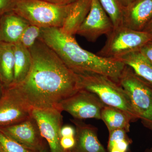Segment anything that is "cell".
I'll list each match as a JSON object with an SVG mask.
<instances>
[{"label":"cell","instance_id":"cell-1","mask_svg":"<svg viewBox=\"0 0 152 152\" xmlns=\"http://www.w3.org/2000/svg\"><path fill=\"white\" fill-rule=\"evenodd\" d=\"M29 50L32 61L27 76L10 87L32 110H60L62 101L80 89L79 76L40 39Z\"/></svg>","mask_w":152,"mask_h":152},{"label":"cell","instance_id":"cell-2","mask_svg":"<svg viewBox=\"0 0 152 152\" xmlns=\"http://www.w3.org/2000/svg\"><path fill=\"white\" fill-rule=\"evenodd\" d=\"M39 39L77 75L100 74L119 84L126 65L118 59L101 57L88 51L79 45L73 36L62 32L60 28H41Z\"/></svg>","mask_w":152,"mask_h":152},{"label":"cell","instance_id":"cell-3","mask_svg":"<svg viewBox=\"0 0 152 152\" xmlns=\"http://www.w3.org/2000/svg\"><path fill=\"white\" fill-rule=\"evenodd\" d=\"M80 89L96 95L104 105L126 113L132 121L139 119L126 91L120 84L104 75L88 73L78 75Z\"/></svg>","mask_w":152,"mask_h":152},{"label":"cell","instance_id":"cell-4","mask_svg":"<svg viewBox=\"0 0 152 152\" xmlns=\"http://www.w3.org/2000/svg\"><path fill=\"white\" fill-rule=\"evenodd\" d=\"M74 3L60 5L42 0H16L13 11L27 20L30 24L41 28H60Z\"/></svg>","mask_w":152,"mask_h":152},{"label":"cell","instance_id":"cell-5","mask_svg":"<svg viewBox=\"0 0 152 152\" xmlns=\"http://www.w3.org/2000/svg\"><path fill=\"white\" fill-rule=\"evenodd\" d=\"M120 85L124 90L139 119L152 131V86L125 66L120 78Z\"/></svg>","mask_w":152,"mask_h":152},{"label":"cell","instance_id":"cell-6","mask_svg":"<svg viewBox=\"0 0 152 152\" xmlns=\"http://www.w3.org/2000/svg\"><path fill=\"white\" fill-rule=\"evenodd\" d=\"M104 45L97 53L105 58H118L131 52L139 50L152 41V34L121 26L114 28L107 36Z\"/></svg>","mask_w":152,"mask_h":152},{"label":"cell","instance_id":"cell-7","mask_svg":"<svg viewBox=\"0 0 152 152\" xmlns=\"http://www.w3.org/2000/svg\"><path fill=\"white\" fill-rule=\"evenodd\" d=\"M105 105L96 95L80 89L60 104L61 111H65L75 119L101 120L102 109Z\"/></svg>","mask_w":152,"mask_h":152},{"label":"cell","instance_id":"cell-8","mask_svg":"<svg viewBox=\"0 0 152 152\" xmlns=\"http://www.w3.org/2000/svg\"><path fill=\"white\" fill-rule=\"evenodd\" d=\"M62 112L58 109H33L32 115L37 124L42 137L50 152H65L61 147Z\"/></svg>","mask_w":152,"mask_h":152},{"label":"cell","instance_id":"cell-9","mask_svg":"<svg viewBox=\"0 0 152 152\" xmlns=\"http://www.w3.org/2000/svg\"><path fill=\"white\" fill-rule=\"evenodd\" d=\"M0 132L27 148L38 152L47 144L32 117L21 122L0 128Z\"/></svg>","mask_w":152,"mask_h":152},{"label":"cell","instance_id":"cell-10","mask_svg":"<svg viewBox=\"0 0 152 152\" xmlns=\"http://www.w3.org/2000/svg\"><path fill=\"white\" fill-rule=\"evenodd\" d=\"M114 28L113 22L98 0H92L89 12L77 34L94 42L101 36L108 35Z\"/></svg>","mask_w":152,"mask_h":152},{"label":"cell","instance_id":"cell-11","mask_svg":"<svg viewBox=\"0 0 152 152\" xmlns=\"http://www.w3.org/2000/svg\"><path fill=\"white\" fill-rule=\"evenodd\" d=\"M32 110L11 87L4 88L0 97V128L21 122L32 117Z\"/></svg>","mask_w":152,"mask_h":152},{"label":"cell","instance_id":"cell-12","mask_svg":"<svg viewBox=\"0 0 152 152\" xmlns=\"http://www.w3.org/2000/svg\"><path fill=\"white\" fill-rule=\"evenodd\" d=\"M122 25L142 31L152 18V0H135L123 7Z\"/></svg>","mask_w":152,"mask_h":152},{"label":"cell","instance_id":"cell-13","mask_svg":"<svg viewBox=\"0 0 152 152\" xmlns=\"http://www.w3.org/2000/svg\"><path fill=\"white\" fill-rule=\"evenodd\" d=\"M75 128V144L69 152H107L98 137V130L82 120H71Z\"/></svg>","mask_w":152,"mask_h":152},{"label":"cell","instance_id":"cell-14","mask_svg":"<svg viewBox=\"0 0 152 152\" xmlns=\"http://www.w3.org/2000/svg\"><path fill=\"white\" fill-rule=\"evenodd\" d=\"M30 24L14 11L0 18V42L15 44L19 42L24 31Z\"/></svg>","mask_w":152,"mask_h":152},{"label":"cell","instance_id":"cell-15","mask_svg":"<svg viewBox=\"0 0 152 152\" xmlns=\"http://www.w3.org/2000/svg\"><path fill=\"white\" fill-rule=\"evenodd\" d=\"M91 3L92 0H77L75 2L63 26L60 28L62 32L70 36L77 34L89 12Z\"/></svg>","mask_w":152,"mask_h":152},{"label":"cell","instance_id":"cell-16","mask_svg":"<svg viewBox=\"0 0 152 152\" xmlns=\"http://www.w3.org/2000/svg\"><path fill=\"white\" fill-rule=\"evenodd\" d=\"M138 77L152 86V64L140 51H136L118 58Z\"/></svg>","mask_w":152,"mask_h":152},{"label":"cell","instance_id":"cell-17","mask_svg":"<svg viewBox=\"0 0 152 152\" xmlns=\"http://www.w3.org/2000/svg\"><path fill=\"white\" fill-rule=\"evenodd\" d=\"M13 45L14 76L12 85L18 84L24 80L29 72L32 61L29 49L20 42Z\"/></svg>","mask_w":152,"mask_h":152},{"label":"cell","instance_id":"cell-18","mask_svg":"<svg viewBox=\"0 0 152 152\" xmlns=\"http://www.w3.org/2000/svg\"><path fill=\"white\" fill-rule=\"evenodd\" d=\"M14 76L13 44L0 42V80L4 88L12 85Z\"/></svg>","mask_w":152,"mask_h":152},{"label":"cell","instance_id":"cell-19","mask_svg":"<svg viewBox=\"0 0 152 152\" xmlns=\"http://www.w3.org/2000/svg\"><path fill=\"white\" fill-rule=\"evenodd\" d=\"M101 120L105 124L109 132L117 129L129 132L132 119L126 113L120 109L105 105L101 111Z\"/></svg>","mask_w":152,"mask_h":152},{"label":"cell","instance_id":"cell-20","mask_svg":"<svg viewBox=\"0 0 152 152\" xmlns=\"http://www.w3.org/2000/svg\"><path fill=\"white\" fill-rule=\"evenodd\" d=\"M127 132L124 129H117L109 132L108 152H127L132 140Z\"/></svg>","mask_w":152,"mask_h":152},{"label":"cell","instance_id":"cell-21","mask_svg":"<svg viewBox=\"0 0 152 152\" xmlns=\"http://www.w3.org/2000/svg\"><path fill=\"white\" fill-rule=\"evenodd\" d=\"M110 17L114 28L122 26L123 7L118 0H98Z\"/></svg>","mask_w":152,"mask_h":152},{"label":"cell","instance_id":"cell-22","mask_svg":"<svg viewBox=\"0 0 152 152\" xmlns=\"http://www.w3.org/2000/svg\"><path fill=\"white\" fill-rule=\"evenodd\" d=\"M41 33V28L30 24L25 29L19 42L26 48L29 49L39 39Z\"/></svg>","mask_w":152,"mask_h":152},{"label":"cell","instance_id":"cell-23","mask_svg":"<svg viewBox=\"0 0 152 152\" xmlns=\"http://www.w3.org/2000/svg\"><path fill=\"white\" fill-rule=\"evenodd\" d=\"M1 152H37L27 148L0 132Z\"/></svg>","mask_w":152,"mask_h":152},{"label":"cell","instance_id":"cell-24","mask_svg":"<svg viewBox=\"0 0 152 152\" xmlns=\"http://www.w3.org/2000/svg\"><path fill=\"white\" fill-rule=\"evenodd\" d=\"M16 0H0V18L5 14L13 11Z\"/></svg>","mask_w":152,"mask_h":152},{"label":"cell","instance_id":"cell-25","mask_svg":"<svg viewBox=\"0 0 152 152\" xmlns=\"http://www.w3.org/2000/svg\"><path fill=\"white\" fill-rule=\"evenodd\" d=\"M75 136L61 137L60 144L62 148L65 152H69L75 144Z\"/></svg>","mask_w":152,"mask_h":152},{"label":"cell","instance_id":"cell-26","mask_svg":"<svg viewBox=\"0 0 152 152\" xmlns=\"http://www.w3.org/2000/svg\"><path fill=\"white\" fill-rule=\"evenodd\" d=\"M75 128L70 125L62 126L61 130V137L75 136Z\"/></svg>","mask_w":152,"mask_h":152},{"label":"cell","instance_id":"cell-27","mask_svg":"<svg viewBox=\"0 0 152 152\" xmlns=\"http://www.w3.org/2000/svg\"><path fill=\"white\" fill-rule=\"evenodd\" d=\"M152 64V42L151 41L140 50Z\"/></svg>","mask_w":152,"mask_h":152},{"label":"cell","instance_id":"cell-28","mask_svg":"<svg viewBox=\"0 0 152 152\" xmlns=\"http://www.w3.org/2000/svg\"><path fill=\"white\" fill-rule=\"evenodd\" d=\"M52 4H57L66 5L72 4L77 1V0H42Z\"/></svg>","mask_w":152,"mask_h":152},{"label":"cell","instance_id":"cell-29","mask_svg":"<svg viewBox=\"0 0 152 152\" xmlns=\"http://www.w3.org/2000/svg\"><path fill=\"white\" fill-rule=\"evenodd\" d=\"M143 31L150 33V34H152V18L150 20V21L148 23L146 26L145 27Z\"/></svg>","mask_w":152,"mask_h":152},{"label":"cell","instance_id":"cell-30","mask_svg":"<svg viewBox=\"0 0 152 152\" xmlns=\"http://www.w3.org/2000/svg\"><path fill=\"white\" fill-rule=\"evenodd\" d=\"M119 1L121 4V5L123 7H126L129 4L133 2L135 0H118Z\"/></svg>","mask_w":152,"mask_h":152},{"label":"cell","instance_id":"cell-31","mask_svg":"<svg viewBox=\"0 0 152 152\" xmlns=\"http://www.w3.org/2000/svg\"><path fill=\"white\" fill-rule=\"evenodd\" d=\"M38 152H50V149H49L48 144H47L40 151H39Z\"/></svg>","mask_w":152,"mask_h":152},{"label":"cell","instance_id":"cell-32","mask_svg":"<svg viewBox=\"0 0 152 152\" xmlns=\"http://www.w3.org/2000/svg\"><path fill=\"white\" fill-rule=\"evenodd\" d=\"M3 90H4V87H3L2 84L1 80H0V97H1L2 94Z\"/></svg>","mask_w":152,"mask_h":152},{"label":"cell","instance_id":"cell-33","mask_svg":"<svg viewBox=\"0 0 152 152\" xmlns=\"http://www.w3.org/2000/svg\"><path fill=\"white\" fill-rule=\"evenodd\" d=\"M146 152H152V148L151 149L148 150Z\"/></svg>","mask_w":152,"mask_h":152},{"label":"cell","instance_id":"cell-34","mask_svg":"<svg viewBox=\"0 0 152 152\" xmlns=\"http://www.w3.org/2000/svg\"><path fill=\"white\" fill-rule=\"evenodd\" d=\"M0 152H1V150H0Z\"/></svg>","mask_w":152,"mask_h":152},{"label":"cell","instance_id":"cell-35","mask_svg":"<svg viewBox=\"0 0 152 152\" xmlns=\"http://www.w3.org/2000/svg\"></svg>","mask_w":152,"mask_h":152}]
</instances>
